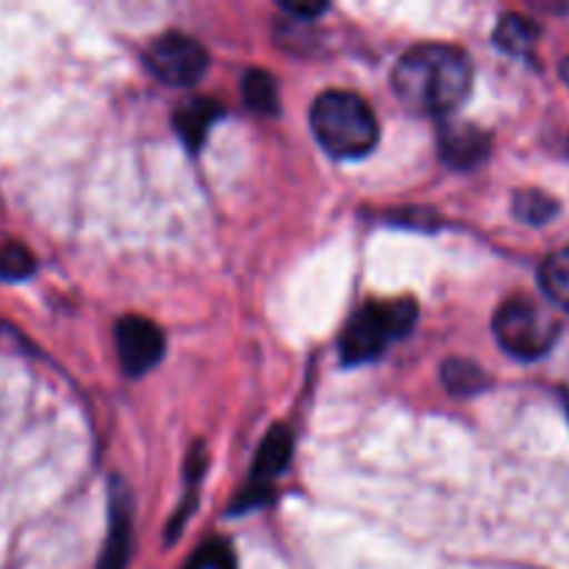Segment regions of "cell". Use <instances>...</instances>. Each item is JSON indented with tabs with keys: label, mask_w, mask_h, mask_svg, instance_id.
I'll return each mask as SVG.
<instances>
[{
	"label": "cell",
	"mask_w": 569,
	"mask_h": 569,
	"mask_svg": "<svg viewBox=\"0 0 569 569\" xmlns=\"http://www.w3.org/2000/svg\"><path fill=\"white\" fill-rule=\"evenodd\" d=\"M392 89L411 114L450 117L470 98L472 61L453 44H415L395 64Z\"/></svg>",
	"instance_id": "6da1fadb"
},
{
	"label": "cell",
	"mask_w": 569,
	"mask_h": 569,
	"mask_svg": "<svg viewBox=\"0 0 569 569\" xmlns=\"http://www.w3.org/2000/svg\"><path fill=\"white\" fill-rule=\"evenodd\" d=\"M311 131L333 159H361L378 144V120L365 98L345 89L322 92L311 106Z\"/></svg>",
	"instance_id": "7a4b0ae2"
},
{
	"label": "cell",
	"mask_w": 569,
	"mask_h": 569,
	"mask_svg": "<svg viewBox=\"0 0 569 569\" xmlns=\"http://www.w3.org/2000/svg\"><path fill=\"white\" fill-rule=\"evenodd\" d=\"M417 320V303L411 298L367 303L345 326L339 350L345 365H365L378 359L395 339L406 337Z\"/></svg>",
	"instance_id": "3957f363"
},
{
	"label": "cell",
	"mask_w": 569,
	"mask_h": 569,
	"mask_svg": "<svg viewBox=\"0 0 569 569\" xmlns=\"http://www.w3.org/2000/svg\"><path fill=\"white\" fill-rule=\"evenodd\" d=\"M492 331L506 353L522 361H533L542 359L553 348L561 333V322L533 298L511 295L495 311Z\"/></svg>",
	"instance_id": "277c9868"
},
{
	"label": "cell",
	"mask_w": 569,
	"mask_h": 569,
	"mask_svg": "<svg viewBox=\"0 0 569 569\" xmlns=\"http://www.w3.org/2000/svg\"><path fill=\"white\" fill-rule=\"evenodd\" d=\"M148 67L159 81L170 87H192L206 76L209 53L198 39L187 33H164L148 48Z\"/></svg>",
	"instance_id": "5b68a950"
},
{
	"label": "cell",
	"mask_w": 569,
	"mask_h": 569,
	"mask_svg": "<svg viewBox=\"0 0 569 569\" xmlns=\"http://www.w3.org/2000/svg\"><path fill=\"white\" fill-rule=\"evenodd\" d=\"M114 342L122 370L131 378L153 370L161 356H164V333H161V328L139 315H128L117 322Z\"/></svg>",
	"instance_id": "8992f818"
},
{
	"label": "cell",
	"mask_w": 569,
	"mask_h": 569,
	"mask_svg": "<svg viewBox=\"0 0 569 569\" xmlns=\"http://www.w3.org/2000/svg\"><path fill=\"white\" fill-rule=\"evenodd\" d=\"M492 139L472 122H445L439 131V156L453 170H476L487 161Z\"/></svg>",
	"instance_id": "52a82bcc"
},
{
	"label": "cell",
	"mask_w": 569,
	"mask_h": 569,
	"mask_svg": "<svg viewBox=\"0 0 569 569\" xmlns=\"http://www.w3.org/2000/svg\"><path fill=\"white\" fill-rule=\"evenodd\" d=\"M128 556H131V498H128V489L114 481L109 498V537H106L98 569H126Z\"/></svg>",
	"instance_id": "ba28073f"
},
{
	"label": "cell",
	"mask_w": 569,
	"mask_h": 569,
	"mask_svg": "<svg viewBox=\"0 0 569 569\" xmlns=\"http://www.w3.org/2000/svg\"><path fill=\"white\" fill-rule=\"evenodd\" d=\"M292 431L287 426H272L267 431V437L261 439V448L253 459V472H250V481L253 487L267 489V483L272 478L281 476L289 467V459H292Z\"/></svg>",
	"instance_id": "9c48e42d"
},
{
	"label": "cell",
	"mask_w": 569,
	"mask_h": 569,
	"mask_svg": "<svg viewBox=\"0 0 569 569\" xmlns=\"http://www.w3.org/2000/svg\"><path fill=\"white\" fill-rule=\"evenodd\" d=\"M220 117H222V106L217 103V100L189 98L178 106L172 122H176V131H178V137L183 139V144H187L192 153H198V150L203 148L209 128L214 126Z\"/></svg>",
	"instance_id": "30bf717a"
},
{
	"label": "cell",
	"mask_w": 569,
	"mask_h": 569,
	"mask_svg": "<svg viewBox=\"0 0 569 569\" xmlns=\"http://www.w3.org/2000/svg\"><path fill=\"white\" fill-rule=\"evenodd\" d=\"M539 39V26L522 14H503L495 28V44L511 56H528Z\"/></svg>",
	"instance_id": "8fae6325"
},
{
	"label": "cell",
	"mask_w": 569,
	"mask_h": 569,
	"mask_svg": "<svg viewBox=\"0 0 569 569\" xmlns=\"http://www.w3.org/2000/svg\"><path fill=\"white\" fill-rule=\"evenodd\" d=\"M539 283L556 306L569 311V244L545 259L539 267Z\"/></svg>",
	"instance_id": "7c38bea8"
},
{
	"label": "cell",
	"mask_w": 569,
	"mask_h": 569,
	"mask_svg": "<svg viewBox=\"0 0 569 569\" xmlns=\"http://www.w3.org/2000/svg\"><path fill=\"white\" fill-rule=\"evenodd\" d=\"M442 383L456 398H470L487 387V376L476 361L467 359H448L442 365Z\"/></svg>",
	"instance_id": "4fadbf2b"
},
{
	"label": "cell",
	"mask_w": 569,
	"mask_h": 569,
	"mask_svg": "<svg viewBox=\"0 0 569 569\" xmlns=\"http://www.w3.org/2000/svg\"><path fill=\"white\" fill-rule=\"evenodd\" d=\"M242 94H244V103H248L256 114H276L278 111V83L270 72L264 70L244 72Z\"/></svg>",
	"instance_id": "5bb4252c"
},
{
	"label": "cell",
	"mask_w": 569,
	"mask_h": 569,
	"mask_svg": "<svg viewBox=\"0 0 569 569\" xmlns=\"http://www.w3.org/2000/svg\"><path fill=\"white\" fill-rule=\"evenodd\" d=\"M515 214L528 226H545L559 214V203L539 189H520L515 194Z\"/></svg>",
	"instance_id": "9a60e30c"
},
{
	"label": "cell",
	"mask_w": 569,
	"mask_h": 569,
	"mask_svg": "<svg viewBox=\"0 0 569 569\" xmlns=\"http://www.w3.org/2000/svg\"><path fill=\"white\" fill-rule=\"evenodd\" d=\"M37 267L31 250L22 248L20 242L0 244V278H9V281H20L28 278Z\"/></svg>",
	"instance_id": "2e32d148"
},
{
	"label": "cell",
	"mask_w": 569,
	"mask_h": 569,
	"mask_svg": "<svg viewBox=\"0 0 569 569\" xmlns=\"http://www.w3.org/2000/svg\"><path fill=\"white\" fill-rule=\"evenodd\" d=\"M187 569H237V556H233L231 545L222 539H209L203 548L194 553Z\"/></svg>",
	"instance_id": "e0dca14e"
},
{
	"label": "cell",
	"mask_w": 569,
	"mask_h": 569,
	"mask_svg": "<svg viewBox=\"0 0 569 569\" xmlns=\"http://www.w3.org/2000/svg\"><path fill=\"white\" fill-rule=\"evenodd\" d=\"M281 9L303 22V20H315V17H320L328 6L326 3H295V0H287V3H281Z\"/></svg>",
	"instance_id": "ac0fdd59"
},
{
	"label": "cell",
	"mask_w": 569,
	"mask_h": 569,
	"mask_svg": "<svg viewBox=\"0 0 569 569\" xmlns=\"http://www.w3.org/2000/svg\"><path fill=\"white\" fill-rule=\"evenodd\" d=\"M559 72H561V78H565V81H567V87H569V56H567V59H565V61H561Z\"/></svg>",
	"instance_id": "d6986e66"
},
{
	"label": "cell",
	"mask_w": 569,
	"mask_h": 569,
	"mask_svg": "<svg viewBox=\"0 0 569 569\" xmlns=\"http://www.w3.org/2000/svg\"><path fill=\"white\" fill-rule=\"evenodd\" d=\"M565 398H567V415H569V392H565Z\"/></svg>",
	"instance_id": "ffe728a7"
}]
</instances>
